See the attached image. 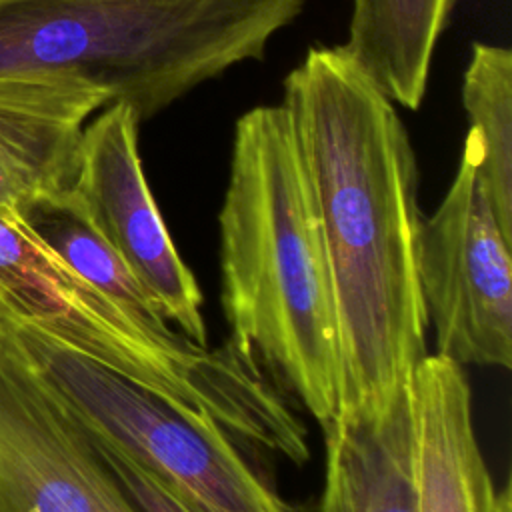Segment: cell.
<instances>
[{
    "label": "cell",
    "mask_w": 512,
    "mask_h": 512,
    "mask_svg": "<svg viewBox=\"0 0 512 512\" xmlns=\"http://www.w3.org/2000/svg\"><path fill=\"white\" fill-rule=\"evenodd\" d=\"M326 244L340 350V404L410 382L426 352L418 284V160L396 104L342 46H312L280 102Z\"/></svg>",
    "instance_id": "obj_1"
},
{
    "label": "cell",
    "mask_w": 512,
    "mask_h": 512,
    "mask_svg": "<svg viewBox=\"0 0 512 512\" xmlns=\"http://www.w3.org/2000/svg\"><path fill=\"white\" fill-rule=\"evenodd\" d=\"M218 222L230 342L324 426L340 404L336 304L312 184L282 104L236 120Z\"/></svg>",
    "instance_id": "obj_2"
},
{
    "label": "cell",
    "mask_w": 512,
    "mask_h": 512,
    "mask_svg": "<svg viewBox=\"0 0 512 512\" xmlns=\"http://www.w3.org/2000/svg\"><path fill=\"white\" fill-rule=\"evenodd\" d=\"M306 0H0V76L78 82L150 120L262 60Z\"/></svg>",
    "instance_id": "obj_3"
},
{
    "label": "cell",
    "mask_w": 512,
    "mask_h": 512,
    "mask_svg": "<svg viewBox=\"0 0 512 512\" xmlns=\"http://www.w3.org/2000/svg\"><path fill=\"white\" fill-rule=\"evenodd\" d=\"M0 306L118 376L178 408L274 452L300 422L264 368L232 342L198 346L172 326L152 324L74 272L16 214L0 210Z\"/></svg>",
    "instance_id": "obj_4"
},
{
    "label": "cell",
    "mask_w": 512,
    "mask_h": 512,
    "mask_svg": "<svg viewBox=\"0 0 512 512\" xmlns=\"http://www.w3.org/2000/svg\"><path fill=\"white\" fill-rule=\"evenodd\" d=\"M10 320L38 372L90 438L130 456L200 512H292L222 426Z\"/></svg>",
    "instance_id": "obj_5"
},
{
    "label": "cell",
    "mask_w": 512,
    "mask_h": 512,
    "mask_svg": "<svg viewBox=\"0 0 512 512\" xmlns=\"http://www.w3.org/2000/svg\"><path fill=\"white\" fill-rule=\"evenodd\" d=\"M510 244L464 144L450 188L418 234V284L434 354L460 366H512Z\"/></svg>",
    "instance_id": "obj_6"
},
{
    "label": "cell",
    "mask_w": 512,
    "mask_h": 512,
    "mask_svg": "<svg viewBox=\"0 0 512 512\" xmlns=\"http://www.w3.org/2000/svg\"><path fill=\"white\" fill-rule=\"evenodd\" d=\"M0 512H136L2 306Z\"/></svg>",
    "instance_id": "obj_7"
},
{
    "label": "cell",
    "mask_w": 512,
    "mask_h": 512,
    "mask_svg": "<svg viewBox=\"0 0 512 512\" xmlns=\"http://www.w3.org/2000/svg\"><path fill=\"white\" fill-rule=\"evenodd\" d=\"M138 126L124 104L98 110L84 128L76 194L168 324L194 344L208 346L202 292L178 254L146 182Z\"/></svg>",
    "instance_id": "obj_8"
},
{
    "label": "cell",
    "mask_w": 512,
    "mask_h": 512,
    "mask_svg": "<svg viewBox=\"0 0 512 512\" xmlns=\"http://www.w3.org/2000/svg\"><path fill=\"white\" fill-rule=\"evenodd\" d=\"M104 92L48 76H0V210L76 190L82 136Z\"/></svg>",
    "instance_id": "obj_9"
},
{
    "label": "cell",
    "mask_w": 512,
    "mask_h": 512,
    "mask_svg": "<svg viewBox=\"0 0 512 512\" xmlns=\"http://www.w3.org/2000/svg\"><path fill=\"white\" fill-rule=\"evenodd\" d=\"M320 512H420L410 382L324 426Z\"/></svg>",
    "instance_id": "obj_10"
},
{
    "label": "cell",
    "mask_w": 512,
    "mask_h": 512,
    "mask_svg": "<svg viewBox=\"0 0 512 512\" xmlns=\"http://www.w3.org/2000/svg\"><path fill=\"white\" fill-rule=\"evenodd\" d=\"M420 512H512L510 486L496 488L472 418L460 364L426 354L410 376Z\"/></svg>",
    "instance_id": "obj_11"
},
{
    "label": "cell",
    "mask_w": 512,
    "mask_h": 512,
    "mask_svg": "<svg viewBox=\"0 0 512 512\" xmlns=\"http://www.w3.org/2000/svg\"><path fill=\"white\" fill-rule=\"evenodd\" d=\"M348 38L354 64L394 102L418 110L436 44L456 0H350Z\"/></svg>",
    "instance_id": "obj_12"
},
{
    "label": "cell",
    "mask_w": 512,
    "mask_h": 512,
    "mask_svg": "<svg viewBox=\"0 0 512 512\" xmlns=\"http://www.w3.org/2000/svg\"><path fill=\"white\" fill-rule=\"evenodd\" d=\"M16 216L102 294L152 324L170 326L142 282L94 226L76 190L36 196Z\"/></svg>",
    "instance_id": "obj_13"
},
{
    "label": "cell",
    "mask_w": 512,
    "mask_h": 512,
    "mask_svg": "<svg viewBox=\"0 0 512 512\" xmlns=\"http://www.w3.org/2000/svg\"><path fill=\"white\" fill-rule=\"evenodd\" d=\"M462 104L470 130L464 144L506 238L512 240V52L476 42L464 70Z\"/></svg>",
    "instance_id": "obj_14"
},
{
    "label": "cell",
    "mask_w": 512,
    "mask_h": 512,
    "mask_svg": "<svg viewBox=\"0 0 512 512\" xmlns=\"http://www.w3.org/2000/svg\"><path fill=\"white\" fill-rule=\"evenodd\" d=\"M102 456L104 464L120 484L122 492L128 496L136 512H200L176 490L164 484L156 474L134 462L120 450L90 438Z\"/></svg>",
    "instance_id": "obj_15"
}]
</instances>
